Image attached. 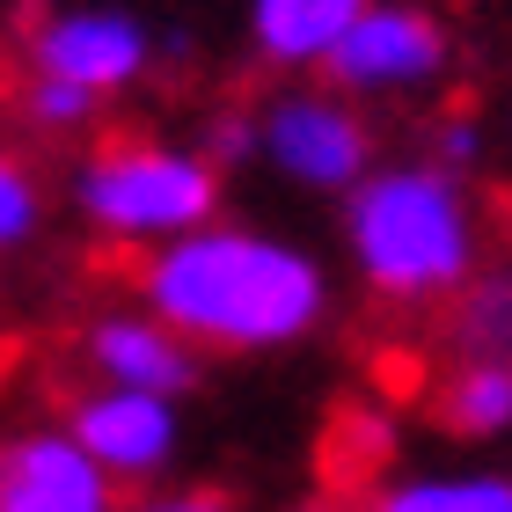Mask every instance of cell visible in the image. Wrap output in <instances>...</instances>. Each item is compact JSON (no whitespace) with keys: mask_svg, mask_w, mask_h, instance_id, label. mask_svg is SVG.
I'll use <instances>...</instances> for the list:
<instances>
[{"mask_svg":"<svg viewBox=\"0 0 512 512\" xmlns=\"http://www.w3.org/2000/svg\"><path fill=\"white\" fill-rule=\"evenodd\" d=\"M139 308H154L183 344L227 359H264L308 344L337 308L330 264L293 235L249 220H205L191 235L147 249Z\"/></svg>","mask_w":512,"mask_h":512,"instance_id":"cell-1","label":"cell"},{"mask_svg":"<svg viewBox=\"0 0 512 512\" xmlns=\"http://www.w3.org/2000/svg\"><path fill=\"white\" fill-rule=\"evenodd\" d=\"M344 256L388 308H447L483 271V213L469 176L439 161H374L344 191Z\"/></svg>","mask_w":512,"mask_h":512,"instance_id":"cell-2","label":"cell"},{"mask_svg":"<svg viewBox=\"0 0 512 512\" xmlns=\"http://www.w3.org/2000/svg\"><path fill=\"white\" fill-rule=\"evenodd\" d=\"M227 198V169L205 147L183 139H154V132H118L96 139L74 176H66V205L96 242L118 249H161L191 227L220 220Z\"/></svg>","mask_w":512,"mask_h":512,"instance_id":"cell-3","label":"cell"},{"mask_svg":"<svg viewBox=\"0 0 512 512\" xmlns=\"http://www.w3.org/2000/svg\"><path fill=\"white\" fill-rule=\"evenodd\" d=\"M256 161L315 198H344L352 183L374 169V125L366 110L330 81H286L278 96L256 110Z\"/></svg>","mask_w":512,"mask_h":512,"instance_id":"cell-4","label":"cell"},{"mask_svg":"<svg viewBox=\"0 0 512 512\" xmlns=\"http://www.w3.org/2000/svg\"><path fill=\"white\" fill-rule=\"evenodd\" d=\"M454 74V30L432 0H374L337 52L322 59V81L344 88L352 103H388V96H425Z\"/></svg>","mask_w":512,"mask_h":512,"instance_id":"cell-5","label":"cell"},{"mask_svg":"<svg viewBox=\"0 0 512 512\" xmlns=\"http://www.w3.org/2000/svg\"><path fill=\"white\" fill-rule=\"evenodd\" d=\"M22 59H30V74L74 81V88H88V96L118 103L125 88H139L154 74L161 37H154V22L139 8H125V0H66V8L30 22Z\"/></svg>","mask_w":512,"mask_h":512,"instance_id":"cell-6","label":"cell"},{"mask_svg":"<svg viewBox=\"0 0 512 512\" xmlns=\"http://www.w3.org/2000/svg\"><path fill=\"white\" fill-rule=\"evenodd\" d=\"M66 432L88 447V461L118 483V491H154L183 454V403L169 395H139V388H103L88 381L59 417Z\"/></svg>","mask_w":512,"mask_h":512,"instance_id":"cell-7","label":"cell"},{"mask_svg":"<svg viewBox=\"0 0 512 512\" xmlns=\"http://www.w3.org/2000/svg\"><path fill=\"white\" fill-rule=\"evenodd\" d=\"M81 359H88V381L169 395V403L198 395V381H205V352L183 344L154 308H110V315H96L81 330Z\"/></svg>","mask_w":512,"mask_h":512,"instance_id":"cell-8","label":"cell"},{"mask_svg":"<svg viewBox=\"0 0 512 512\" xmlns=\"http://www.w3.org/2000/svg\"><path fill=\"white\" fill-rule=\"evenodd\" d=\"M0 512H118V483L66 425H30L0 439Z\"/></svg>","mask_w":512,"mask_h":512,"instance_id":"cell-9","label":"cell"},{"mask_svg":"<svg viewBox=\"0 0 512 512\" xmlns=\"http://www.w3.org/2000/svg\"><path fill=\"white\" fill-rule=\"evenodd\" d=\"M366 8L374 0H242V30L271 74H322V59Z\"/></svg>","mask_w":512,"mask_h":512,"instance_id":"cell-10","label":"cell"},{"mask_svg":"<svg viewBox=\"0 0 512 512\" xmlns=\"http://www.w3.org/2000/svg\"><path fill=\"white\" fill-rule=\"evenodd\" d=\"M432 425L461 447L512 439V359H454L432 388Z\"/></svg>","mask_w":512,"mask_h":512,"instance_id":"cell-11","label":"cell"},{"mask_svg":"<svg viewBox=\"0 0 512 512\" xmlns=\"http://www.w3.org/2000/svg\"><path fill=\"white\" fill-rule=\"evenodd\" d=\"M366 512H512L505 469H403L374 483Z\"/></svg>","mask_w":512,"mask_h":512,"instance_id":"cell-12","label":"cell"},{"mask_svg":"<svg viewBox=\"0 0 512 512\" xmlns=\"http://www.w3.org/2000/svg\"><path fill=\"white\" fill-rule=\"evenodd\" d=\"M447 352L454 359H512V264H483L447 300Z\"/></svg>","mask_w":512,"mask_h":512,"instance_id":"cell-13","label":"cell"},{"mask_svg":"<svg viewBox=\"0 0 512 512\" xmlns=\"http://www.w3.org/2000/svg\"><path fill=\"white\" fill-rule=\"evenodd\" d=\"M15 110H22V125L30 132H52V139H74V132H96V118H103V96H88V88H74V81H52V74H22V88H15Z\"/></svg>","mask_w":512,"mask_h":512,"instance_id":"cell-14","label":"cell"},{"mask_svg":"<svg viewBox=\"0 0 512 512\" xmlns=\"http://www.w3.org/2000/svg\"><path fill=\"white\" fill-rule=\"evenodd\" d=\"M37 227H44V183H37V169L22 154L0 147V256L30 249Z\"/></svg>","mask_w":512,"mask_h":512,"instance_id":"cell-15","label":"cell"},{"mask_svg":"<svg viewBox=\"0 0 512 512\" xmlns=\"http://www.w3.org/2000/svg\"><path fill=\"white\" fill-rule=\"evenodd\" d=\"M483 154H491V132H483V118H469V110H447V118H432V132H425V161H439V169H454V176H476Z\"/></svg>","mask_w":512,"mask_h":512,"instance_id":"cell-16","label":"cell"},{"mask_svg":"<svg viewBox=\"0 0 512 512\" xmlns=\"http://www.w3.org/2000/svg\"><path fill=\"white\" fill-rule=\"evenodd\" d=\"M198 147L213 154L220 169H249V161H256V110H220Z\"/></svg>","mask_w":512,"mask_h":512,"instance_id":"cell-17","label":"cell"},{"mask_svg":"<svg viewBox=\"0 0 512 512\" xmlns=\"http://www.w3.org/2000/svg\"><path fill=\"white\" fill-rule=\"evenodd\" d=\"M132 512H235L220 491H147Z\"/></svg>","mask_w":512,"mask_h":512,"instance_id":"cell-18","label":"cell"},{"mask_svg":"<svg viewBox=\"0 0 512 512\" xmlns=\"http://www.w3.org/2000/svg\"><path fill=\"white\" fill-rule=\"evenodd\" d=\"M293 512H366V505H344V498H300Z\"/></svg>","mask_w":512,"mask_h":512,"instance_id":"cell-19","label":"cell"}]
</instances>
